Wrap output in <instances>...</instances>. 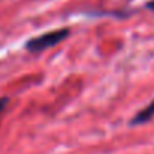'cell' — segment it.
Listing matches in <instances>:
<instances>
[{"instance_id": "6da1fadb", "label": "cell", "mask_w": 154, "mask_h": 154, "mask_svg": "<svg viewBox=\"0 0 154 154\" xmlns=\"http://www.w3.org/2000/svg\"><path fill=\"white\" fill-rule=\"evenodd\" d=\"M69 36V29L63 27V29H56V30H50V32H45L39 36H35V38H30L27 42H26V50L27 51H32V53H39V51H44L47 48H51L57 44H60L62 41H65L66 38Z\"/></svg>"}, {"instance_id": "7a4b0ae2", "label": "cell", "mask_w": 154, "mask_h": 154, "mask_svg": "<svg viewBox=\"0 0 154 154\" xmlns=\"http://www.w3.org/2000/svg\"><path fill=\"white\" fill-rule=\"evenodd\" d=\"M154 118V100L149 103V104H146L142 110H139L134 116H133V119L130 121V125H139V124H145V122H148V121H151Z\"/></svg>"}, {"instance_id": "3957f363", "label": "cell", "mask_w": 154, "mask_h": 154, "mask_svg": "<svg viewBox=\"0 0 154 154\" xmlns=\"http://www.w3.org/2000/svg\"><path fill=\"white\" fill-rule=\"evenodd\" d=\"M8 104V98H0V112H2Z\"/></svg>"}, {"instance_id": "277c9868", "label": "cell", "mask_w": 154, "mask_h": 154, "mask_svg": "<svg viewBox=\"0 0 154 154\" xmlns=\"http://www.w3.org/2000/svg\"><path fill=\"white\" fill-rule=\"evenodd\" d=\"M146 8H148L149 11H152V12H154V0H149V2L146 3Z\"/></svg>"}]
</instances>
